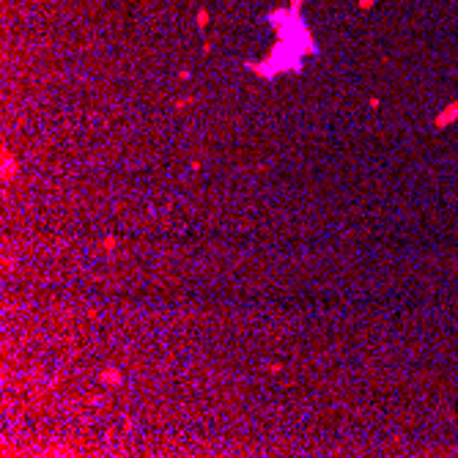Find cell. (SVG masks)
I'll return each mask as SVG.
<instances>
[{"label":"cell","mask_w":458,"mask_h":458,"mask_svg":"<svg viewBox=\"0 0 458 458\" xmlns=\"http://www.w3.org/2000/svg\"><path fill=\"white\" fill-rule=\"evenodd\" d=\"M453 121H458V102H450V104H447V107L436 115L434 126H436V129H445V126L453 124Z\"/></svg>","instance_id":"1"},{"label":"cell","mask_w":458,"mask_h":458,"mask_svg":"<svg viewBox=\"0 0 458 458\" xmlns=\"http://www.w3.org/2000/svg\"><path fill=\"white\" fill-rule=\"evenodd\" d=\"M370 3H373V0H359V6H362V8H365V6H370Z\"/></svg>","instance_id":"4"},{"label":"cell","mask_w":458,"mask_h":458,"mask_svg":"<svg viewBox=\"0 0 458 458\" xmlns=\"http://www.w3.org/2000/svg\"><path fill=\"white\" fill-rule=\"evenodd\" d=\"M113 247H115V239H113V236L104 239V250H113Z\"/></svg>","instance_id":"3"},{"label":"cell","mask_w":458,"mask_h":458,"mask_svg":"<svg viewBox=\"0 0 458 458\" xmlns=\"http://www.w3.org/2000/svg\"><path fill=\"white\" fill-rule=\"evenodd\" d=\"M102 381H110V384H118V381H121V370H115V368L104 370V373H102Z\"/></svg>","instance_id":"2"}]
</instances>
